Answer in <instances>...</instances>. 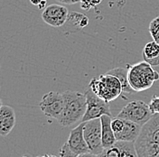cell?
I'll return each instance as SVG.
<instances>
[{
	"instance_id": "ac0fdd59",
	"label": "cell",
	"mask_w": 159,
	"mask_h": 157,
	"mask_svg": "<svg viewBox=\"0 0 159 157\" xmlns=\"http://www.w3.org/2000/svg\"><path fill=\"white\" fill-rule=\"evenodd\" d=\"M60 156L59 157H77L78 155L76 153H74L70 148L68 143L66 142L60 150L59 153Z\"/></svg>"
},
{
	"instance_id": "277c9868",
	"label": "cell",
	"mask_w": 159,
	"mask_h": 157,
	"mask_svg": "<svg viewBox=\"0 0 159 157\" xmlns=\"http://www.w3.org/2000/svg\"><path fill=\"white\" fill-rule=\"evenodd\" d=\"M89 88L99 98L109 103L117 99L123 92L119 78L109 73L101 74L98 78H91Z\"/></svg>"
},
{
	"instance_id": "5b68a950",
	"label": "cell",
	"mask_w": 159,
	"mask_h": 157,
	"mask_svg": "<svg viewBox=\"0 0 159 157\" xmlns=\"http://www.w3.org/2000/svg\"><path fill=\"white\" fill-rule=\"evenodd\" d=\"M153 115L154 113L149 108V104L141 100H133L123 107L117 117L143 126L153 117Z\"/></svg>"
},
{
	"instance_id": "8992f818",
	"label": "cell",
	"mask_w": 159,
	"mask_h": 157,
	"mask_svg": "<svg viewBox=\"0 0 159 157\" xmlns=\"http://www.w3.org/2000/svg\"><path fill=\"white\" fill-rule=\"evenodd\" d=\"M85 95L87 100V108L83 118L80 120L81 122L100 118L104 115L111 116L109 102L99 98L89 88L85 91Z\"/></svg>"
},
{
	"instance_id": "7a4b0ae2",
	"label": "cell",
	"mask_w": 159,
	"mask_h": 157,
	"mask_svg": "<svg viewBox=\"0 0 159 157\" xmlns=\"http://www.w3.org/2000/svg\"><path fill=\"white\" fill-rule=\"evenodd\" d=\"M63 109L58 119L62 127H70L81 120L87 108L85 93L66 90L62 93Z\"/></svg>"
},
{
	"instance_id": "ba28073f",
	"label": "cell",
	"mask_w": 159,
	"mask_h": 157,
	"mask_svg": "<svg viewBox=\"0 0 159 157\" xmlns=\"http://www.w3.org/2000/svg\"><path fill=\"white\" fill-rule=\"evenodd\" d=\"M83 135L88 145L89 152L99 155L104 149L102 145L100 118H96L84 122Z\"/></svg>"
},
{
	"instance_id": "cb8c5ba5",
	"label": "cell",
	"mask_w": 159,
	"mask_h": 157,
	"mask_svg": "<svg viewBox=\"0 0 159 157\" xmlns=\"http://www.w3.org/2000/svg\"><path fill=\"white\" fill-rule=\"evenodd\" d=\"M22 157H29V156H27V155H24V156H22Z\"/></svg>"
},
{
	"instance_id": "5bb4252c",
	"label": "cell",
	"mask_w": 159,
	"mask_h": 157,
	"mask_svg": "<svg viewBox=\"0 0 159 157\" xmlns=\"http://www.w3.org/2000/svg\"><path fill=\"white\" fill-rule=\"evenodd\" d=\"M142 56L145 61L151 66L159 65V44L155 41L148 43L142 52Z\"/></svg>"
},
{
	"instance_id": "603a6c76",
	"label": "cell",
	"mask_w": 159,
	"mask_h": 157,
	"mask_svg": "<svg viewBox=\"0 0 159 157\" xmlns=\"http://www.w3.org/2000/svg\"><path fill=\"white\" fill-rule=\"evenodd\" d=\"M2 106H3V105H2V100H1V99H0V108H1V107H2Z\"/></svg>"
},
{
	"instance_id": "d6986e66",
	"label": "cell",
	"mask_w": 159,
	"mask_h": 157,
	"mask_svg": "<svg viewBox=\"0 0 159 157\" xmlns=\"http://www.w3.org/2000/svg\"><path fill=\"white\" fill-rule=\"evenodd\" d=\"M149 108L154 114L155 113L159 114V97H157V96L153 97L149 103Z\"/></svg>"
},
{
	"instance_id": "e0dca14e",
	"label": "cell",
	"mask_w": 159,
	"mask_h": 157,
	"mask_svg": "<svg viewBox=\"0 0 159 157\" xmlns=\"http://www.w3.org/2000/svg\"><path fill=\"white\" fill-rule=\"evenodd\" d=\"M148 30L153 41H155L159 44V16L151 21Z\"/></svg>"
},
{
	"instance_id": "6da1fadb",
	"label": "cell",
	"mask_w": 159,
	"mask_h": 157,
	"mask_svg": "<svg viewBox=\"0 0 159 157\" xmlns=\"http://www.w3.org/2000/svg\"><path fill=\"white\" fill-rule=\"evenodd\" d=\"M134 144L138 157H159V114L155 113L142 126Z\"/></svg>"
},
{
	"instance_id": "7402d4cb",
	"label": "cell",
	"mask_w": 159,
	"mask_h": 157,
	"mask_svg": "<svg viewBox=\"0 0 159 157\" xmlns=\"http://www.w3.org/2000/svg\"><path fill=\"white\" fill-rule=\"evenodd\" d=\"M37 157H57L55 155H42V156H37Z\"/></svg>"
},
{
	"instance_id": "52a82bcc",
	"label": "cell",
	"mask_w": 159,
	"mask_h": 157,
	"mask_svg": "<svg viewBox=\"0 0 159 157\" xmlns=\"http://www.w3.org/2000/svg\"><path fill=\"white\" fill-rule=\"evenodd\" d=\"M111 128L117 141L135 143L139 137L142 126L127 119L116 117L111 120Z\"/></svg>"
},
{
	"instance_id": "44dd1931",
	"label": "cell",
	"mask_w": 159,
	"mask_h": 157,
	"mask_svg": "<svg viewBox=\"0 0 159 157\" xmlns=\"http://www.w3.org/2000/svg\"><path fill=\"white\" fill-rule=\"evenodd\" d=\"M77 157H99V155H95V154H92V153H90V152H88V153H84V154L78 155V156Z\"/></svg>"
},
{
	"instance_id": "2e32d148",
	"label": "cell",
	"mask_w": 159,
	"mask_h": 157,
	"mask_svg": "<svg viewBox=\"0 0 159 157\" xmlns=\"http://www.w3.org/2000/svg\"><path fill=\"white\" fill-rule=\"evenodd\" d=\"M120 146V157H138L135 144L132 142L119 141Z\"/></svg>"
},
{
	"instance_id": "8fae6325",
	"label": "cell",
	"mask_w": 159,
	"mask_h": 157,
	"mask_svg": "<svg viewBox=\"0 0 159 157\" xmlns=\"http://www.w3.org/2000/svg\"><path fill=\"white\" fill-rule=\"evenodd\" d=\"M83 127L84 122H81L79 126L71 129L70 132L69 138L67 140L70 148L77 155L89 152L88 145L83 135Z\"/></svg>"
},
{
	"instance_id": "3957f363",
	"label": "cell",
	"mask_w": 159,
	"mask_h": 157,
	"mask_svg": "<svg viewBox=\"0 0 159 157\" xmlns=\"http://www.w3.org/2000/svg\"><path fill=\"white\" fill-rule=\"evenodd\" d=\"M128 78L131 88L135 92H139L151 88L159 79V73L144 61L129 66Z\"/></svg>"
},
{
	"instance_id": "9a60e30c",
	"label": "cell",
	"mask_w": 159,
	"mask_h": 157,
	"mask_svg": "<svg viewBox=\"0 0 159 157\" xmlns=\"http://www.w3.org/2000/svg\"><path fill=\"white\" fill-rule=\"evenodd\" d=\"M128 71H129V68H114V69L109 70L107 73L111 74L116 76L119 78L121 85H122V89L123 92L125 93H133L135 92V90L131 88V86L129 85V78H128Z\"/></svg>"
},
{
	"instance_id": "9c48e42d",
	"label": "cell",
	"mask_w": 159,
	"mask_h": 157,
	"mask_svg": "<svg viewBox=\"0 0 159 157\" xmlns=\"http://www.w3.org/2000/svg\"><path fill=\"white\" fill-rule=\"evenodd\" d=\"M39 106L41 110L46 117L58 120L63 109L62 93L50 91L44 94L42 98Z\"/></svg>"
},
{
	"instance_id": "30bf717a",
	"label": "cell",
	"mask_w": 159,
	"mask_h": 157,
	"mask_svg": "<svg viewBox=\"0 0 159 157\" xmlns=\"http://www.w3.org/2000/svg\"><path fill=\"white\" fill-rule=\"evenodd\" d=\"M68 15V10L65 7L58 4H52L43 9L42 13V19L50 26L60 27L66 23Z\"/></svg>"
},
{
	"instance_id": "4fadbf2b",
	"label": "cell",
	"mask_w": 159,
	"mask_h": 157,
	"mask_svg": "<svg viewBox=\"0 0 159 157\" xmlns=\"http://www.w3.org/2000/svg\"><path fill=\"white\" fill-rule=\"evenodd\" d=\"M111 120H112V118H111V116H109V115H104L100 118L102 145H103L104 148L110 147L117 142L115 134L111 128Z\"/></svg>"
},
{
	"instance_id": "7c38bea8",
	"label": "cell",
	"mask_w": 159,
	"mask_h": 157,
	"mask_svg": "<svg viewBox=\"0 0 159 157\" xmlns=\"http://www.w3.org/2000/svg\"><path fill=\"white\" fill-rule=\"evenodd\" d=\"M16 121L15 109L7 105H3L0 108V136H8L16 126Z\"/></svg>"
},
{
	"instance_id": "ffe728a7",
	"label": "cell",
	"mask_w": 159,
	"mask_h": 157,
	"mask_svg": "<svg viewBox=\"0 0 159 157\" xmlns=\"http://www.w3.org/2000/svg\"><path fill=\"white\" fill-rule=\"evenodd\" d=\"M56 1H58L59 3L66 4V5H73V4H76L81 0H56Z\"/></svg>"
}]
</instances>
